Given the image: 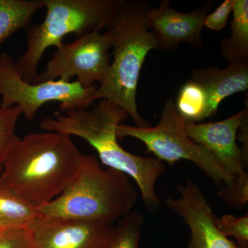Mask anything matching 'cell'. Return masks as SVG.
<instances>
[{
	"label": "cell",
	"mask_w": 248,
	"mask_h": 248,
	"mask_svg": "<svg viewBox=\"0 0 248 248\" xmlns=\"http://www.w3.org/2000/svg\"><path fill=\"white\" fill-rule=\"evenodd\" d=\"M122 108L107 100L87 110L71 109L55 112L40 122L42 130L83 139L95 150L103 164L125 173L136 182L145 205L151 211L159 208L155 186L165 171L156 157L137 156L125 151L117 140V125L128 118Z\"/></svg>",
	"instance_id": "obj_1"
},
{
	"label": "cell",
	"mask_w": 248,
	"mask_h": 248,
	"mask_svg": "<svg viewBox=\"0 0 248 248\" xmlns=\"http://www.w3.org/2000/svg\"><path fill=\"white\" fill-rule=\"evenodd\" d=\"M81 155L69 135L29 133L11 148L0 180L39 209L64 191L76 174Z\"/></svg>",
	"instance_id": "obj_2"
},
{
	"label": "cell",
	"mask_w": 248,
	"mask_h": 248,
	"mask_svg": "<svg viewBox=\"0 0 248 248\" xmlns=\"http://www.w3.org/2000/svg\"><path fill=\"white\" fill-rule=\"evenodd\" d=\"M144 0H122L120 8L108 24L113 61L107 76L90 99L114 103L130 116L137 127L150 125L143 120L137 105V91L142 66L147 55L157 50V43L145 24V15L148 9Z\"/></svg>",
	"instance_id": "obj_3"
},
{
	"label": "cell",
	"mask_w": 248,
	"mask_h": 248,
	"mask_svg": "<svg viewBox=\"0 0 248 248\" xmlns=\"http://www.w3.org/2000/svg\"><path fill=\"white\" fill-rule=\"evenodd\" d=\"M138 197L127 174L103 169L95 156L82 154L64 191L38 210L44 216L113 225L133 211Z\"/></svg>",
	"instance_id": "obj_4"
},
{
	"label": "cell",
	"mask_w": 248,
	"mask_h": 248,
	"mask_svg": "<svg viewBox=\"0 0 248 248\" xmlns=\"http://www.w3.org/2000/svg\"><path fill=\"white\" fill-rule=\"evenodd\" d=\"M46 15L43 22L28 26L27 48L16 66L20 76L32 83L46 50L61 46L63 37L74 33L77 38L107 29L122 0H42Z\"/></svg>",
	"instance_id": "obj_5"
},
{
	"label": "cell",
	"mask_w": 248,
	"mask_h": 248,
	"mask_svg": "<svg viewBox=\"0 0 248 248\" xmlns=\"http://www.w3.org/2000/svg\"><path fill=\"white\" fill-rule=\"evenodd\" d=\"M185 121L177 113L175 102L169 98L165 102L159 124L154 127L131 126L120 124L117 125V138L125 137L140 140L161 161L174 164L186 160L195 164L213 182L230 185L234 178L228 174L203 147L197 144L187 136L184 130Z\"/></svg>",
	"instance_id": "obj_6"
},
{
	"label": "cell",
	"mask_w": 248,
	"mask_h": 248,
	"mask_svg": "<svg viewBox=\"0 0 248 248\" xmlns=\"http://www.w3.org/2000/svg\"><path fill=\"white\" fill-rule=\"evenodd\" d=\"M96 89L94 85L85 88L78 81L60 79L32 84L20 76L9 54L0 55V106L5 108L19 107L28 120H33L39 109L49 102L60 103V112L87 109Z\"/></svg>",
	"instance_id": "obj_7"
},
{
	"label": "cell",
	"mask_w": 248,
	"mask_h": 248,
	"mask_svg": "<svg viewBox=\"0 0 248 248\" xmlns=\"http://www.w3.org/2000/svg\"><path fill=\"white\" fill-rule=\"evenodd\" d=\"M111 48L107 31H93L72 43L63 42L32 84L58 79L71 82L73 78L85 88L94 86L95 81L102 84L110 68Z\"/></svg>",
	"instance_id": "obj_8"
},
{
	"label": "cell",
	"mask_w": 248,
	"mask_h": 248,
	"mask_svg": "<svg viewBox=\"0 0 248 248\" xmlns=\"http://www.w3.org/2000/svg\"><path fill=\"white\" fill-rule=\"evenodd\" d=\"M27 230L33 248H108L115 226L42 215Z\"/></svg>",
	"instance_id": "obj_9"
},
{
	"label": "cell",
	"mask_w": 248,
	"mask_h": 248,
	"mask_svg": "<svg viewBox=\"0 0 248 248\" xmlns=\"http://www.w3.org/2000/svg\"><path fill=\"white\" fill-rule=\"evenodd\" d=\"M213 6L210 1L200 9L183 13L173 9L169 0H161L159 7L148 8L145 24L154 35L157 50H174L182 44L202 48L204 20Z\"/></svg>",
	"instance_id": "obj_10"
},
{
	"label": "cell",
	"mask_w": 248,
	"mask_h": 248,
	"mask_svg": "<svg viewBox=\"0 0 248 248\" xmlns=\"http://www.w3.org/2000/svg\"><path fill=\"white\" fill-rule=\"evenodd\" d=\"M178 190L180 197L167 199L165 203L188 226L187 248H237L217 229L213 209L195 182L187 179L178 185Z\"/></svg>",
	"instance_id": "obj_11"
},
{
	"label": "cell",
	"mask_w": 248,
	"mask_h": 248,
	"mask_svg": "<svg viewBox=\"0 0 248 248\" xmlns=\"http://www.w3.org/2000/svg\"><path fill=\"white\" fill-rule=\"evenodd\" d=\"M246 105L236 115L220 122L184 124V130L188 138L206 149L234 179L244 172L248 167V160L236 143L238 130L246 112L248 100Z\"/></svg>",
	"instance_id": "obj_12"
},
{
	"label": "cell",
	"mask_w": 248,
	"mask_h": 248,
	"mask_svg": "<svg viewBox=\"0 0 248 248\" xmlns=\"http://www.w3.org/2000/svg\"><path fill=\"white\" fill-rule=\"evenodd\" d=\"M190 79L200 84L208 96L207 118L217 115L226 98L248 89V62L232 63L224 69L216 66L197 68Z\"/></svg>",
	"instance_id": "obj_13"
},
{
	"label": "cell",
	"mask_w": 248,
	"mask_h": 248,
	"mask_svg": "<svg viewBox=\"0 0 248 248\" xmlns=\"http://www.w3.org/2000/svg\"><path fill=\"white\" fill-rule=\"evenodd\" d=\"M231 35L221 42L222 56L229 64L248 62V1L234 0Z\"/></svg>",
	"instance_id": "obj_14"
},
{
	"label": "cell",
	"mask_w": 248,
	"mask_h": 248,
	"mask_svg": "<svg viewBox=\"0 0 248 248\" xmlns=\"http://www.w3.org/2000/svg\"><path fill=\"white\" fill-rule=\"evenodd\" d=\"M38 209L29 205L0 180V225L8 230L27 229L41 216Z\"/></svg>",
	"instance_id": "obj_15"
},
{
	"label": "cell",
	"mask_w": 248,
	"mask_h": 248,
	"mask_svg": "<svg viewBox=\"0 0 248 248\" xmlns=\"http://www.w3.org/2000/svg\"><path fill=\"white\" fill-rule=\"evenodd\" d=\"M43 8L42 0H0V45L19 29H26Z\"/></svg>",
	"instance_id": "obj_16"
},
{
	"label": "cell",
	"mask_w": 248,
	"mask_h": 248,
	"mask_svg": "<svg viewBox=\"0 0 248 248\" xmlns=\"http://www.w3.org/2000/svg\"><path fill=\"white\" fill-rule=\"evenodd\" d=\"M175 107L177 113L186 122H202L207 119L206 92L200 84L190 79L181 88Z\"/></svg>",
	"instance_id": "obj_17"
},
{
	"label": "cell",
	"mask_w": 248,
	"mask_h": 248,
	"mask_svg": "<svg viewBox=\"0 0 248 248\" xmlns=\"http://www.w3.org/2000/svg\"><path fill=\"white\" fill-rule=\"evenodd\" d=\"M145 218L133 210L121 218L115 226V233L108 248H140Z\"/></svg>",
	"instance_id": "obj_18"
},
{
	"label": "cell",
	"mask_w": 248,
	"mask_h": 248,
	"mask_svg": "<svg viewBox=\"0 0 248 248\" xmlns=\"http://www.w3.org/2000/svg\"><path fill=\"white\" fill-rule=\"evenodd\" d=\"M22 110L19 107L5 108L0 106V174L5 159L19 138L16 135V125Z\"/></svg>",
	"instance_id": "obj_19"
},
{
	"label": "cell",
	"mask_w": 248,
	"mask_h": 248,
	"mask_svg": "<svg viewBox=\"0 0 248 248\" xmlns=\"http://www.w3.org/2000/svg\"><path fill=\"white\" fill-rule=\"evenodd\" d=\"M217 195L231 208H244L248 202V172L239 174L230 185H223Z\"/></svg>",
	"instance_id": "obj_20"
},
{
	"label": "cell",
	"mask_w": 248,
	"mask_h": 248,
	"mask_svg": "<svg viewBox=\"0 0 248 248\" xmlns=\"http://www.w3.org/2000/svg\"><path fill=\"white\" fill-rule=\"evenodd\" d=\"M215 224L222 234L234 238L241 248H248V215L240 217L224 215L216 218Z\"/></svg>",
	"instance_id": "obj_21"
},
{
	"label": "cell",
	"mask_w": 248,
	"mask_h": 248,
	"mask_svg": "<svg viewBox=\"0 0 248 248\" xmlns=\"http://www.w3.org/2000/svg\"><path fill=\"white\" fill-rule=\"evenodd\" d=\"M234 0H225L213 13L208 14L204 20L203 27L210 30L220 31L228 24L232 11Z\"/></svg>",
	"instance_id": "obj_22"
},
{
	"label": "cell",
	"mask_w": 248,
	"mask_h": 248,
	"mask_svg": "<svg viewBox=\"0 0 248 248\" xmlns=\"http://www.w3.org/2000/svg\"><path fill=\"white\" fill-rule=\"evenodd\" d=\"M0 248H33L27 229L11 230L0 239Z\"/></svg>",
	"instance_id": "obj_23"
},
{
	"label": "cell",
	"mask_w": 248,
	"mask_h": 248,
	"mask_svg": "<svg viewBox=\"0 0 248 248\" xmlns=\"http://www.w3.org/2000/svg\"><path fill=\"white\" fill-rule=\"evenodd\" d=\"M239 133L237 135V139L242 143L243 153L246 159L248 160V107H246L244 117L241 125H239Z\"/></svg>",
	"instance_id": "obj_24"
},
{
	"label": "cell",
	"mask_w": 248,
	"mask_h": 248,
	"mask_svg": "<svg viewBox=\"0 0 248 248\" xmlns=\"http://www.w3.org/2000/svg\"><path fill=\"white\" fill-rule=\"evenodd\" d=\"M9 231H11V230L6 229V228H5L4 227H3L0 225V239H1V238L4 236V234H6V233L7 232Z\"/></svg>",
	"instance_id": "obj_25"
}]
</instances>
